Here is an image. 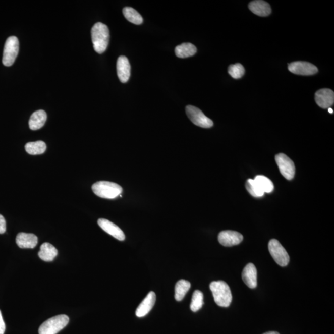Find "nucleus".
I'll return each mask as SVG.
<instances>
[{
	"instance_id": "5",
	"label": "nucleus",
	"mask_w": 334,
	"mask_h": 334,
	"mask_svg": "<svg viewBox=\"0 0 334 334\" xmlns=\"http://www.w3.org/2000/svg\"><path fill=\"white\" fill-rule=\"evenodd\" d=\"M20 43L18 38L12 36L8 38L5 42L4 54H3V64L6 67H11L15 63L19 53Z\"/></svg>"
},
{
	"instance_id": "21",
	"label": "nucleus",
	"mask_w": 334,
	"mask_h": 334,
	"mask_svg": "<svg viewBox=\"0 0 334 334\" xmlns=\"http://www.w3.org/2000/svg\"><path fill=\"white\" fill-rule=\"evenodd\" d=\"M191 288V284L187 281L180 280L175 285V298L178 302H180L185 297L186 294Z\"/></svg>"
},
{
	"instance_id": "27",
	"label": "nucleus",
	"mask_w": 334,
	"mask_h": 334,
	"mask_svg": "<svg viewBox=\"0 0 334 334\" xmlns=\"http://www.w3.org/2000/svg\"><path fill=\"white\" fill-rule=\"evenodd\" d=\"M228 72L233 78L240 79L245 75V70L242 65L236 64L230 66Z\"/></svg>"
},
{
	"instance_id": "7",
	"label": "nucleus",
	"mask_w": 334,
	"mask_h": 334,
	"mask_svg": "<svg viewBox=\"0 0 334 334\" xmlns=\"http://www.w3.org/2000/svg\"><path fill=\"white\" fill-rule=\"evenodd\" d=\"M186 113L189 119L198 127L203 128H210L213 127V123L205 116L201 109L192 105H188L186 107Z\"/></svg>"
},
{
	"instance_id": "1",
	"label": "nucleus",
	"mask_w": 334,
	"mask_h": 334,
	"mask_svg": "<svg viewBox=\"0 0 334 334\" xmlns=\"http://www.w3.org/2000/svg\"><path fill=\"white\" fill-rule=\"evenodd\" d=\"M91 36L93 46L97 53L102 54L108 47L109 33L107 26L102 23H97L92 27Z\"/></svg>"
},
{
	"instance_id": "4",
	"label": "nucleus",
	"mask_w": 334,
	"mask_h": 334,
	"mask_svg": "<svg viewBox=\"0 0 334 334\" xmlns=\"http://www.w3.org/2000/svg\"><path fill=\"white\" fill-rule=\"evenodd\" d=\"M67 315H59L43 322L39 328V334H57L64 328L69 322Z\"/></svg>"
},
{
	"instance_id": "15",
	"label": "nucleus",
	"mask_w": 334,
	"mask_h": 334,
	"mask_svg": "<svg viewBox=\"0 0 334 334\" xmlns=\"http://www.w3.org/2000/svg\"><path fill=\"white\" fill-rule=\"evenodd\" d=\"M242 279L249 288L255 289L257 287V270L253 264L246 265L242 272Z\"/></svg>"
},
{
	"instance_id": "13",
	"label": "nucleus",
	"mask_w": 334,
	"mask_h": 334,
	"mask_svg": "<svg viewBox=\"0 0 334 334\" xmlns=\"http://www.w3.org/2000/svg\"><path fill=\"white\" fill-rule=\"evenodd\" d=\"M117 70L120 81L123 83H127L131 75V66L127 57L120 56L118 59Z\"/></svg>"
},
{
	"instance_id": "19",
	"label": "nucleus",
	"mask_w": 334,
	"mask_h": 334,
	"mask_svg": "<svg viewBox=\"0 0 334 334\" xmlns=\"http://www.w3.org/2000/svg\"><path fill=\"white\" fill-rule=\"evenodd\" d=\"M57 255H58V250L50 243H44L40 246L39 256L43 261L45 262L53 261Z\"/></svg>"
},
{
	"instance_id": "2",
	"label": "nucleus",
	"mask_w": 334,
	"mask_h": 334,
	"mask_svg": "<svg viewBox=\"0 0 334 334\" xmlns=\"http://www.w3.org/2000/svg\"><path fill=\"white\" fill-rule=\"evenodd\" d=\"M213 299L220 307H229L232 303V295L228 284L224 281H213L210 284Z\"/></svg>"
},
{
	"instance_id": "29",
	"label": "nucleus",
	"mask_w": 334,
	"mask_h": 334,
	"mask_svg": "<svg viewBox=\"0 0 334 334\" xmlns=\"http://www.w3.org/2000/svg\"><path fill=\"white\" fill-rule=\"evenodd\" d=\"M5 329H6V325H5L4 319H3L2 312L0 311V334H4Z\"/></svg>"
},
{
	"instance_id": "11",
	"label": "nucleus",
	"mask_w": 334,
	"mask_h": 334,
	"mask_svg": "<svg viewBox=\"0 0 334 334\" xmlns=\"http://www.w3.org/2000/svg\"><path fill=\"white\" fill-rule=\"evenodd\" d=\"M315 100L320 107L324 109L330 108L333 105L334 93L329 89H322L315 94Z\"/></svg>"
},
{
	"instance_id": "8",
	"label": "nucleus",
	"mask_w": 334,
	"mask_h": 334,
	"mask_svg": "<svg viewBox=\"0 0 334 334\" xmlns=\"http://www.w3.org/2000/svg\"><path fill=\"white\" fill-rule=\"evenodd\" d=\"M275 161L283 177L287 180L294 179L295 174V166L294 161L284 154H279L275 156Z\"/></svg>"
},
{
	"instance_id": "31",
	"label": "nucleus",
	"mask_w": 334,
	"mask_h": 334,
	"mask_svg": "<svg viewBox=\"0 0 334 334\" xmlns=\"http://www.w3.org/2000/svg\"><path fill=\"white\" fill-rule=\"evenodd\" d=\"M328 112H329L330 114H333V109L331 108H328Z\"/></svg>"
},
{
	"instance_id": "20",
	"label": "nucleus",
	"mask_w": 334,
	"mask_h": 334,
	"mask_svg": "<svg viewBox=\"0 0 334 334\" xmlns=\"http://www.w3.org/2000/svg\"><path fill=\"white\" fill-rule=\"evenodd\" d=\"M175 54L180 59L188 58L196 53L197 48L192 43H183L175 48Z\"/></svg>"
},
{
	"instance_id": "24",
	"label": "nucleus",
	"mask_w": 334,
	"mask_h": 334,
	"mask_svg": "<svg viewBox=\"0 0 334 334\" xmlns=\"http://www.w3.org/2000/svg\"><path fill=\"white\" fill-rule=\"evenodd\" d=\"M254 181L264 193L272 192L274 186H273L272 181L266 177L263 176V175H258L255 177Z\"/></svg>"
},
{
	"instance_id": "30",
	"label": "nucleus",
	"mask_w": 334,
	"mask_h": 334,
	"mask_svg": "<svg viewBox=\"0 0 334 334\" xmlns=\"http://www.w3.org/2000/svg\"><path fill=\"white\" fill-rule=\"evenodd\" d=\"M264 334H280V333L276 332H268Z\"/></svg>"
},
{
	"instance_id": "28",
	"label": "nucleus",
	"mask_w": 334,
	"mask_h": 334,
	"mask_svg": "<svg viewBox=\"0 0 334 334\" xmlns=\"http://www.w3.org/2000/svg\"><path fill=\"white\" fill-rule=\"evenodd\" d=\"M7 224L4 216L0 214V234H4L6 232Z\"/></svg>"
},
{
	"instance_id": "18",
	"label": "nucleus",
	"mask_w": 334,
	"mask_h": 334,
	"mask_svg": "<svg viewBox=\"0 0 334 334\" xmlns=\"http://www.w3.org/2000/svg\"><path fill=\"white\" fill-rule=\"evenodd\" d=\"M47 119L46 112L42 109L35 112L30 118L29 125L32 130H39L44 126Z\"/></svg>"
},
{
	"instance_id": "22",
	"label": "nucleus",
	"mask_w": 334,
	"mask_h": 334,
	"mask_svg": "<svg viewBox=\"0 0 334 334\" xmlns=\"http://www.w3.org/2000/svg\"><path fill=\"white\" fill-rule=\"evenodd\" d=\"M25 149L30 155H40L45 152L46 145L44 142L42 141L30 142L26 144Z\"/></svg>"
},
{
	"instance_id": "6",
	"label": "nucleus",
	"mask_w": 334,
	"mask_h": 334,
	"mask_svg": "<svg viewBox=\"0 0 334 334\" xmlns=\"http://www.w3.org/2000/svg\"><path fill=\"white\" fill-rule=\"evenodd\" d=\"M271 256L274 259L276 263L281 267H286L289 264L290 257L286 249L278 240H271L268 245Z\"/></svg>"
},
{
	"instance_id": "3",
	"label": "nucleus",
	"mask_w": 334,
	"mask_h": 334,
	"mask_svg": "<svg viewBox=\"0 0 334 334\" xmlns=\"http://www.w3.org/2000/svg\"><path fill=\"white\" fill-rule=\"evenodd\" d=\"M92 190L95 195L105 199H115L123 192L121 186L116 183L100 181L92 185Z\"/></svg>"
},
{
	"instance_id": "9",
	"label": "nucleus",
	"mask_w": 334,
	"mask_h": 334,
	"mask_svg": "<svg viewBox=\"0 0 334 334\" xmlns=\"http://www.w3.org/2000/svg\"><path fill=\"white\" fill-rule=\"evenodd\" d=\"M290 72L297 75L311 76L318 72L316 66L306 62H295L289 64Z\"/></svg>"
},
{
	"instance_id": "12",
	"label": "nucleus",
	"mask_w": 334,
	"mask_h": 334,
	"mask_svg": "<svg viewBox=\"0 0 334 334\" xmlns=\"http://www.w3.org/2000/svg\"><path fill=\"white\" fill-rule=\"evenodd\" d=\"M98 224L104 231L120 241L125 239L124 233L116 224L105 218L98 219Z\"/></svg>"
},
{
	"instance_id": "10",
	"label": "nucleus",
	"mask_w": 334,
	"mask_h": 334,
	"mask_svg": "<svg viewBox=\"0 0 334 334\" xmlns=\"http://www.w3.org/2000/svg\"><path fill=\"white\" fill-rule=\"evenodd\" d=\"M243 240V235L235 231H222L219 234L218 236L219 243L227 247L239 245Z\"/></svg>"
},
{
	"instance_id": "14",
	"label": "nucleus",
	"mask_w": 334,
	"mask_h": 334,
	"mask_svg": "<svg viewBox=\"0 0 334 334\" xmlns=\"http://www.w3.org/2000/svg\"><path fill=\"white\" fill-rule=\"evenodd\" d=\"M156 301V295L154 292H150L139 305L136 311V315L138 317H144L154 307Z\"/></svg>"
},
{
	"instance_id": "17",
	"label": "nucleus",
	"mask_w": 334,
	"mask_h": 334,
	"mask_svg": "<svg viewBox=\"0 0 334 334\" xmlns=\"http://www.w3.org/2000/svg\"><path fill=\"white\" fill-rule=\"evenodd\" d=\"M249 8L254 14L262 17L269 16L271 13L270 5L262 0L251 2L249 4Z\"/></svg>"
},
{
	"instance_id": "26",
	"label": "nucleus",
	"mask_w": 334,
	"mask_h": 334,
	"mask_svg": "<svg viewBox=\"0 0 334 334\" xmlns=\"http://www.w3.org/2000/svg\"><path fill=\"white\" fill-rule=\"evenodd\" d=\"M246 188L251 196L255 198H260L264 196V193L257 185L254 180L249 179L246 183Z\"/></svg>"
},
{
	"instance_id": "16",
	"label": "nucleus",
	"mask_w": 334,
	"mask_h": 334,
	"mask_svg": "<svg viewBox=\"0 0 334 334\" xmlns=\"http://www.w3.org/2000/svg\"><path fill=\"white\" fill-rule=\"evenodd\" d=\"M16 244L21 248H34L38 243L36 235L26 233H20L16 237Z\"/></svg>"
},
{
	"instance_id": "23",
	"label": "nucleus",
	"mask_w": 334,
	"mask_h": 334,
	"mask_svg": "<svg viewBox=\"0 0 334 334\" xmlns=\"http://www.w3.org/2000/svg\"><path fill=\"white\" fill-rule=\"evenodd\" d=\"M123 15L130 23L139 25L143 22V19L140 14L131 7H125L123 10Z\"/></svg>"
},
{
	"instance_id": "25",
	"label": "nucleus",
	"mask_w": 334,
	"mask_h": 334,
	"mask_svg": "<svg viewBox=\"0 0 334 334\" xmlns=\"http://www.w3.org/2000/svg\"><path fill=\"white\" fill-rule=\"evenodd\" d=\"M203 294L199 290H195L193 293L190 305L191 311L193 312L199 311L203 306Z\"/></svg>"
}]
</instances>
